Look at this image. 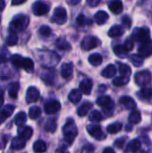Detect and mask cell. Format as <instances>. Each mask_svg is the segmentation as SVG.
<instances>
[{"mask_svg":"<svg viewBox=\"0 0 152 153\" xmlns=\"http://www.w3.org/2000/svg\"><path fill=\"white\" fill-rule=\"evenodd\" d=\"M30 22V18L24 14H17L15 15L12 22H10L9 28L11 32H20L24 30Z\"/></svg>","mask_w":152,"mask_h":153,"instance_id":"cell-1","label":"cell"},{"mask_svg":"<svg viewBox=\"0 0 152 153\" xmlns=\"http://www.w3.org/2000/svg\"><path fill=\"white\" fill-rule=\"evenodd\" d=\"M11 62L14 66L22 68L28 73H31L34 69V63L29 57H22L20 55H13L11 56Z\"/></svg>","mask_w":152,"mask_h":153,"instance_id":"cell-2","label":"cell"},{"mask_svg":"<svg viewBox=\"0 0 152 153\" xmlns=\"http://www.w3.org/2000/svg\"><path fill=\"white\" fill-rule=\"evenodd\" d=\"M63 134H64L65 142H67L69 144L72 143L73 140L75 139V137L77 136L78 129L75 125V122L73 119L69 118L63 127Z\"/></svg>","mask_w":152,"mask_h":153,"instance_id":"cell-3","label":"cell"},{"mask_svg":"<svg viewBox=\"0 0 152 153\" xmlns=\"http://www.w3.org/2000/svg\"><path fill=\"white\" fill-rule=\"evenodd\" d=\"M151 74L149 71H141L137 73L134 76V81L137 85L141 87H145L151 82Z\"/></svg>","mask_w":152,"mask_h":153,"instance_id":"cell-4","label":"cell"},{"mask_svg":"<svg viewBox=\"0 0 152 153\" xmlns=\"http://www.w3.org/2000/svg\"><path fill=\"white\" fill-rule=\"evenodd\" d=\"M99 44H100V40L97 37L87 36L82 39L81 46L83 50L89 51V50H91V49L97 48Z\"/></svg>","mask_w":152,"mask_h":153,"instance_id":"cell-5","label":"cell"},{"mask_svg":"<svg viewBox=\"0 0 152 153\" xmlns=\"http://www.w3.org/2000/svg\"><path fill=\"white\" fill-rule=\"evenodd\" d=\"M49 5L42 0H38L32 4L33 13L37 16H41L49 12Z\"/></svg>","mask_w":152,"mask_h":153,"instance_id":"cell-6","label":"cell"},{"mask_svg":"<svg viewBox=\"0 0 152 153\" xmlns=\"http://www.w3.org/2000/svg\"><path fill=\"white\" fill-rule=\"evenodd\" d=\"M150 30L146 27L144 28H135L133 31V37L135 40L144 42L150 39Z\"/></svg>","mask_w":152,"mask_h":153,"instance_id":"cell-7","label":"cell"},{"mask_svg":"<svg viewBox=\"0 0 152 153\" xmlns=\"http://www.w3.org/2000/svg\"><path fill=\"white\" fill-rule=\"evenodd\" d=\"M67 20V13L66 10L63 7H56L54 11L53 16H52V21L59 25H62L65 23Z\"/></svg>","mask_w":152,"mask_h":153,"instance_id":"cell-8","label":"cell"},{"mask_svg":"<svg viewBox=\"0 0 152 153\" xmlns=\"http://www.w3.org/2000/svg\"><path fill=\"white\" fill-rule=\"evenodd\" d=\"M87 131L92 137H94L98 141L104 140L107 137V134L102 131L101 127L99 125H90V126H87Z\"/></svg>","mask_w":152,"mask_h":153,"instance_id":"cell-9","label":"cell"},{"mask_svg":"<svg viewBox=\"0 0 152 153\" xmlns=\"http://www.w3.org/2000/svg\"><path fill=\"white\" fill-rule=\"evenodd\" d=\"M138 54L145 58L149 57L150 56L152 55V40L150 39L144 42H142L139 48H138Z\"/></svg>","mask_w":152,"mask_h":153,"instance_id":"cell-10","label":"cell"},{"mask_svg":"<svg viewBox=\"0 0 152 153\" xmlns=\"http://www.w3.org/2000/svg\"><path fill=\"white\" fill-rule=\"evenodd\" d=\"M98 106L105 108L106 110H112L115 107V103L109 96H100L97 100Z\"/></svg>","mask_w":152,"mask_h":153,"instance_id":"cell-11","label":"cell"},{"mask_svg":"<svg viewBox=\"0 0 152 153\" xmlns=\"http://www.w3.org/2000/svg\"><path fill=\"white\" fill-rule=\"evenodd\" d=\"M39 99V91L36 87H29L26 91L27 103H34Z\"/></svg>","mask_w":152,"mask_h":153,"instance_id":"cell-12","label":"cell"},{"mask_svg":"<svg viewBox=\"0 0 152 153\" xmlns=\"http://www.w3.org/2000/svg\"><path fill=\"white\" fill-rule=\"evenodd\" d=\"M60 108H61V105L57 100H50V101L47 102L44 107L45 112L47 115L55 114V113L58 112V110Z\"/></svg>","mask_w":152,"mask_h":153,"instance_id":"cell-13","label":"cell"},{"mask_svg":"<svg viewBox=\"0 0 152 153\" xmlns=\"http://www.w3.org/2000/svg\"><path fill=\"white\" fill-rule=\"evenodd\" d=\"M119 102L126 108L129 110H135L136 108V103L134 101V100L131 97L128 96H123L122 98H120Z\"/></svg>","mask_w":152,"mask_h":153,"instance_id":"cell-14","label":"cell"},{"mask_svg":"<svg viewBox=\"0 0 152 153\" xmlns=\"http://www.w3.org/2000/svg\"><path fill=\"white\" fill-rule=\"evenodd\" d=\"M108 8L113 13L119 14L123 12V3L121 0H110L108 3Z\"/></svg>","mask_w":152,"mask_h":153,"instance_id":"cell-15","label":"cell"},{"mask_svg":"<svg viewBox=\"0 0 152 153\" xmlns=\"http://www.w3.org/2000/svg\"><path fill=\"white\" fill-rule=\"evenodd\" d=\"M61 76L65 79H68L73 73V65L72 63H65L61 66Z\"/></svg>","mask_w":152,"mask_h":153,"instance_id":"cell-16","label":"cell"},{"mask_svg":"<svg viewBox=\"0 0 152 153\" xmlns=\"http://www.w3.org/2000/svg\"><path fill=\"white\" fill-rule=\"evenodd\" d=\"M15 109V107L13 105H6L1 111H0V124L4 122L13 113V110Z\"/></svg>","mask_w":152,"mask_h":153,"instance_id":"cell-17","label":"cell"},{"mask_svg":"<svg viewBox=\"0 0 152 153\" xmlns=\"http://www.w3.org/2000/svg\"><path fill=\"white\" fill-rule=\"evenodd\" d=\"M141 148H142V143H141V141L139 139H133L126 146L125 152H126L135 153L137 152L138 151H140Z\"/></svg>","mask_w":152,"mask_h":153,"instance_id":"cell-18","label":"cell"},{"mask_svg":"<svg viewBox=\"0 0 152 153\" xmlns=\"http://www.w3.org/2000/svg\"><path fill=\"white\" fill-rule=\"evenodd\" d=\"M91 90H92V81L90 79H84L81 82L80 91L82 93L89 95V94H90Z\"/></svg>","mask_w":152,"mask_h":153,"instance_id":"cell-19","label":"cell"},{"mask_svg":"<svg viewBox=\"0 0 152 153\" xmlns=\"http://www.w3.org/2000/svg\"><path fill=\"white\" fill-rule=\"evenodd\" d=\"M108 20V14L105 11H99L94 14V21L99 25H103Z\"/></svg>","mask_w":152,"mask_h":153,"instance_id":"cell-20","label":"cell"},{"mask_svg":"<svg viewBox=\"0 0 152 153\" xmlns=\"http://www.w3.org/2000/svg\"><path fill=\"white\" fill-rule=\"evenodd\" d=\"M124 32H125V30L122 26L114 25L110 28L108 34L110 38H116V37H120L121 35H123Z\"/></svg>","mask_w":152,"mask_h":153,"instance_id":"cell-21","label":"cell"},{"mask_svg":"<svg viewBox=\"0 0 152 153\" xmlns=\"http://www.w3.org/2000/svg\"><path fill=\"white\" fill-rule=\"evenodd\" d=\"M26 143V141L24 139H22L20 136L14 137L12 140V143H11V147L13 150H22L24 148Z\"/></svg>","mask_w":152,"mask_h":153,"instance_id":"cell-22","label":"cell"},{"mask_svg":"<svg viewBox=\"0 0 152 153\" xmlns=\"http://www.w3.org/2000/svg\"><path fill=\"white\" fill-rule=\"evenodd\" d=\"M18 134H19L20 137H22V139H24L26 141V140H29L32 136L33 130L30 126H25V127H22V128L20 127V129L18 130Z\"/></svg>","mask_w":152,"mask_h":153,"instance_id":"cell-23","label":"cell"},{"mask_svg":"<svg viewBox=\"0 0 152 153\" xmlns=\"http://www.w3.org/2000/svg\"><path fill=\"white\" fill-rule=\"evenodd\" d=\"M68 100L73 103V104H77L78 102H80V100H82V91L78 89H74L73 90L69 95H68Z\"/></svg>","mask_w":152,"mask_h":153,"instance_id":"cell-24","label":"cell"},{"mask_svg":"<svg viewBox=\"0 0 152 153\" xmlns=\"http://www.w3.org/2000/svg\"><path fill=\"white\" fill-rule=\"evenodd\" d=\"M116 70L114 65H108L107 67H105L101 73V75L105 78H111L116 75Z\"/></svg>","mask_w":152,"mask_h":153,"instance_id":"cell-25","label":"cell"},{"mask_svg":"<svg viewBox=\"0 0 152 153\" xmlns=\"http://www.w3.org/2000/svg\"><path fill=\"white\" fill-rule=\"evenodd\" d=\"M92 108V104L90 102H84L77 110V115L79 117H84L86 116L89 111Z\"/></svg>","mask_w":152,"mask_h":153,"instance_id":"cell-26","label":"cell"},{"mask_svg":"<svg viewBox=\"0 0 152 153\" xmlns=\"http://www.w3.org/2000/svg\"><path fill=\"white\" fill-rule=\"evenodd\" d=\"M19 88H20V85L18 82H12L8 85V93H9V96L13 99H16L17 98V94H18V91H19Z\"/></svg>","mask_w":152,"mask_h":153,"instance_id":"cell-27","label":"cell"},{"mask_svg":"<svg viewBox=\"0 0 152 153\" xmlns=\"http://www.w3.org/2000/svg\"><path fill=\"white\" fill-rule=\"evenodd\" d=\"M103 61V58L101 56L100 54L99 53H94V54H91L90 56H89V62L91 65H94V66H98L99 65H101Z\"/></svg>","mask_w":152,"mask_h":153,"instance_id":"cell-28","label":"cell"},{"mask_svg":"<svg viewBox=\"0 0 152 153\" xmlns=\"http://www.w3.org/2000/svg\"><path fill=\"white\" fill-rule=\"evenodd\" d=\"M33 151L35 153H43L47 151V144L45 142L39 140L36 141L33 144Z\"/></svg>","mask_w":152,"mask_h":153,"instance_id":"cell-29","label":"cell"},{"mask_svg":"<svg viewBox=\"0 0 152 153\" xmlns=\"http://www.w3.org/2000/svg\"><path fill=\"white\" fill-rule=\"evenodd\" d=\"M128 120L133 125L139 124L142 121V115L138 110H133L128 117Z\"/></svg>","mask_w":152,"mask_h":153,"instance_id":"cell-30","label":"cell"},{"mask_svg":"<svg viewBox=\"0 0 152 153\" xmlns=\"http://www.w3.org/2000/svg\"><path fill=\"white\" fill-rule=\"evenodd\" d=\"M27 121V117H26V114L24 112H19L16 116H15V118H14V123L17 126L19 127H22L23 125L26 123Z\"/></svg>","mask_w":152,"mask_h":153,"instance_id":"cell-31","label":"cell"},{"mask_svg":"<svg viewBox=\"0 0 152 153\" xmlns=\"http://www.w3.org/2000/svg\"><path fill=\"white\" fill-rule=\"evenodd\" d=\"M123 127V125L119 122H116V123H113L111 125H109L108 127H107V132L108 134H117L118 132L121 131Z\"/></svg>","mask_w":152,"mask_h":153,"instance_id":"cell-32","label":"cell"},{"mask_svg":"<svg viewBox=\"0 0 152 153\" xmlns=\"http://www.w3.org/2000/svg\"><path fill=\"white\" fill-rule=\"evenodd\" d=\"M56 47L60 50H70L71 49V45L66 41V39H65L63 38H60L56 40Z\"/></svg>","mask_w":152,"mask_h":153,"instance_id":"cell-33","label":"cell"},{"mask_svg":"<svg viewBox=\"0 0 152 153\" xmlns=\"http://www.w3.org/2000/svg\"><path fill=\"white\" fill-rule=\"evenodd\" d=\"M56 121L54 118H49L45 125V131L48 133H54L56 130Z\"/></svg>","mask_w":152,"mask_h":153,"instance_id":"cell-34","label":"cell"},{"mask_svg":"<svg viewBox=\"0 0 152 153\" xmlns=\"http://www.w3.org/2000/svg\"><path fill=\"white\" fill-rule=\"evenodd\" d=\"M130 81V77L129 76H118V77H116L114 80H113V84L115 86H123V85H125L129 82Z\"/></svg>","mask_w":152,"mask_h":153,"instance_id":"cell-35","label":"cell"},{"mask_svg":"<svg viewBox=\"0 0 152 153\" xmlns=\"http://www.w3.org/2000/svg\"><path fill=\"white\" fill-rule=\"evenodd\" d=\"M114 52H115V54H116L118 57H120V58H125V57H126V56H127V54H128V51H126V49L125 48V47L122 46V45L116 46V47L114 48Z\"/></svg>","mask_w":152,"mask_h":153,"instance_id":"cell-36","label":"cell"},{"mask_svg":"<svg viewBox=\"0 0 152 153\" xmlns=\"http://www.w3.org/2000/svg\"><path fill=\"white\" fill-rule=\"evenodd\" d=\"M41 115V110L39 107L37 106H33L30 108L29 110V117L30 119L34 120L37 119L38 117H39V116Z\"/></svg>","mask_w":152,"mask_h":153,"instance_id":"cell-37","label":"cell"},{"mask_svg":"<svg viewBox=\"0 0 152 153\" xmlns=\"http://www.w3.org/2000/svg\"><path fill=\"white\" fill-rule=\"evenodd\" d=\"M54 72L53 71H47V72H45L41 74V79L47 84H51L53 80H54Z\"/></svg>","mask_w":152,"mask_h":153,"instance_id":"cell-38","label":"cell"},{"mask_svg":"<svg viewBox=\"0 0 152 153\" xmlns=\"http://www.w3.org/2000/svg\"><path fill=\"white\" fill-rule=\"evenodd\" d=\"M119 73L122 74V76H129L132 73V70L129 65L125 64H120L119 65Z\"/></svg>","mask_w":152,"mask_h":153,"instance_id":"cell-39","label":"cell"},{"mask_svg":"<svg viewBox=\"0 0 152 153\" xmlns=\"http://www.w3.org/2000/svg\"><path fill=\"white\" fill-rule=\"evenodd\" d=\"M140 95L144 100L151 99L152 97V88H150V87H143L141 90V91H140Z\"/></svg>","mask_w":152,"mask_h":153,"instance_id":"cell-40","label":"cell"},{"mask_svg":"<svg viewBox=\"0 0 152 153\" xmlns=\"http://www.w3.org/2000/svg\"><path fill=\"white\" fill-rule=\"evenodd\" d=\"M18 42V37L14 32H10L6 38V44L8 46H14Z\"/></svg>","mask_w":152,"mask_h":153,"instance_id":"cell-41","label":"cell"},{"mask_svg":"<svg viewBox=\"0 0 152 153\" xmlns=\"http://www.w3.org/2000/svg\"><path fill=\"white\" fill-rule=\"evenodd\" d=\"M131 62L133 64L134 66H142L143 64V57H142L139 54L138 55H132L131 56Z\"/></svg>","mask_w":152,"mask_h":153,"instance_id":"cell-42","label":"cell"},{"mask_svg":"<svg viewBox=\"0 0 152 153\" xmlns=\"http://www.w3.org/2000/svg\"><path fill=\"white\" fill-rule=\"evenodd\" d=\"M39 33L42 37L47 38V37H49V36L51 35L52 30H51V29H50L48 26L43 25V26H41V27L39 29Z\"/></svg>","mask_w":152,"mask_h":153,"instance_id":"cell-43","label":"cell"},{"mask_svg":"<svg viewBox=\"0 0 152 153\" xmlns=\"http://www.w3.org/2000/svg\"><path fill=\"white\" fill-rule=\"evenodd\" d=\"M89 119H90V121H91V122H99V121L102 119V116H101V114H100L99 111H98V110H93V111L90 114Z\"/></svg>","mask_w":152,"mask_h":153,"instance_id":"cell-44","label":"cell"},{"mask_svg":"<svg viewBox=\"0 0 152 153\" xmlns=\"http://www.w3.org/2000/svg\"><path fill=\"white\" fill-rule=\"evenodd\" d=\"M89 22V20L86 18L85 15L83 14H80L78 15V17L76 18V24L80 27H82V26H85L87 23Z\"/></svg>","mask_w":152,"mask_h":153,"instance_id":"cell-45","label":"cell"},{"mask_svg":"<svg viewBox=\"0 0 152 153\" xmlns=\"http://www.w3.org/2000/svg\"><path fill=\"white\" fill-rule=\"evenodd\" d=\"M126 139H127L126 137H121L114 143V145L118 149H123V147L125 146V143L126 142Z\"/></svg>","mask_w":152,"mask_h":153,"instance_id":"cell-46","label":"cell"},{"mask_svg":"<svg viewBox=\"0 0 152 153\" xmlns=\"http://www.w3.org/2000/svg\"><path fill=\"white\" fill-rule=\"evenodd\" d=\"M122 22H123V25L125 28L126 29H130L131 28V25H132V21L130 19V17H128L127 15L124 16L123 19H122Z\"/></svg>","mask_w":152,"mask_h":153,"instance_id":"cell-47","label":"cell"},{"mask_svg":"<svg viewBox=\"0 0 152 153\" xmlns=\"http://www.w3.org/2000/svg\"><path fill=\"white\" fill-rule=\"evenodd\" d=\"M124 47L126 49V51H128V52L131 51L133 48V40L131 39H127L125 40V44H124Z\"/></svg>","mask_w":152,"mask_h":153,"instance_id":"cell-48","label":"cell"},{"mask_svg":"<svg viewBox=\"0 0 152 153\" xmlns=\"http://www.w3.org/2000/svg\"><path fill=\"white\" fill-rule=\"evenodd\" d=\"M9 58V52L7 50H4L0 55V64L5 63Z\"/></svg>","mask_w":152,"mask_h":153,"instance_id":"cell-49","label":"cell"},{"mask_svg":"<svg viewBox=\"0 0 152 153\" xmlns=\"http://www.w3.org/2000/svg\"><path fill=\"white\" fill-rule=\"evenodd\" d=\"M100 1H101V0H86L87 4H88L90 6H91V7L97 6V5L100 3Z\"/></svg>","mask_w":152,"mask_h":153,"instance_id":"cell-50","label":"cell"},{"mask_svg":"<svg viewBox=\"0 0 152 153\" xmlns=\"http://www.w3.org/2000/svg\"><path fill=\"white\" fill-rule=\"evenodd\" d=\"M27 0H12V5H19V4H22L23 3H25Z\"/></svg>","mask_w":152,"mask_h":153,"instance_id":"cell-51","label":"cell"},{"mask_svg":"<svg viewBox=\"0 0 152 153\" xmlns=\"http://www.w3.org/2000/svg\"><path fill=\"white\" fill-rule=\"evenodd\" d=\"M56 153H69V152L65 147H61V148H59V149H57L56 151Z\"/></svg>","mask_w":152,"mask_h":153,"instance_id":"cell-52","label":"cell"},{"mask_svg":"<svg viewBox=\"0 0 152 153\" xmlns=\"http://www.w3.org/2000/svg\"><path fill=\"white\" fill-rule=\"evenodd\" d=\"M4 91L2 89H0V108L2 107L3 103H4Z\"/></svg>","mask_w":152,"mask_h":153,"instance_id":"cell-53","label":"cell"},{"mask_svg":"<svg viewBox=\"0 0 152 153\" xmlns=\"http://www.w3.org/2000/svg\"><path fill=\"white\" fill-rule=\"evenodd\" d=\"M4 6H5V3L4 0H0V13L4 9Z\"/></svg>","mask_w":152,"mask_h":153,"instance_id":"cell-54","label":"cell"},{"mask_svg":"<svg viewBox=\"0 0 152 153\" xmlns=\"http://www.w3.org/2000/svg\"><path fill=\"white\" fill-rule=\"evenodd\" d=\"M103 153H116L115 151L112 149V148H106L104 151H103Z\"/></svg>","mask_w":152,"mask_h":153,"instance_id":"cell-55","label":"cell"},{"mask_svg":"<svg viewBox=\"0 0 152 153\" xmlns=\"http://www.w3.org/2000/svg\"><path fill=\"white\" fill-rule=\"evenodd\" d=\"M80 2H81V0H70V3H71L72 4H73V5L78 4Z\"/></svg>","mask_w":152,"mask_h":153,"instance_id":"cell-56","label":"cell"}]
</instances>
